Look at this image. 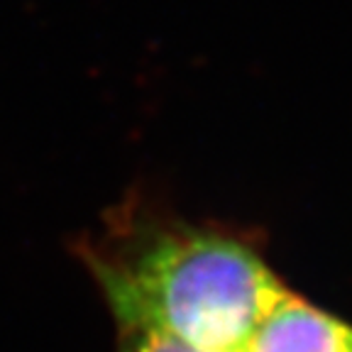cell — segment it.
<instances>
[{"mask_svg":"<svg viewBox=\"0 0 352 352\" xmlns=\"http://www.w3.org/2000/svg\"><path fill=\"white\" fill-rule=\"evenodd\" d=\"M83 257L118 328L235 352L284 289L248 242L154 210H125Z\"/></svg>","mask_w":352,"mask_h":352,"instance_id":"6da1fadb","label":"cell"},{"mask_svg":"<svg viewBox=\"0 0 352 352\" xmlns=\"http://www.w3.org/2000/svg\"><path fill=\"white\" fill-rule=\"evenodd\" d=\"M118 352H204L176 338L140 328H118Z\"/></svg>","mask_w":352,"mask_h":352,"instance_id":"7a4b0ae2","label":"cell"}]
</instances>
